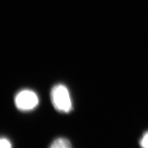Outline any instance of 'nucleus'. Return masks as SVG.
Here are the masks:
<instances>
[{
	"label": "nucleus",
	"mask_w": 148,
	"mask_h": 148,
	"mask_svg": "<svg viewBox=\"0 0 148 148\" xmlns=\"http://www.w3.org/2000/svg\"><path fill=\"white\" fill-rule=\"evenodd\" d=\"M51 98L54 108L59 112L68 113L73 109L69 90L62 85H55L51 91Z\"/></svg>",
	"instance_id": "nucleus-1"
},
{
	"label": "nucleus",
	"mask_w": 148,
	"mask_h": 148,
	"mask_svg": "<svg viewBox=\"0 0 148 148\" xmlns=\"http://www.w3.org/2000/svg\"><path fill=\"white\" fill-rule=\"evenodd\" d=\"M14 101L16 108L19 110L30 111L37 106L38 104V98L34 91L24 90L16 94Z\"/></svg>",
	"instance_id": "nucleus-2"
},
{
	"label": "nucleus",
	"mask_w": 148,
	"mask_h": 148,
	"mask_svg": "<svg viewBox=\"0 0 148 148\" xmlns=\"http://www.w3.org/2000/svg\"><path fill=\"white\" fill-rule=\"evenodd\" d=\"M49 148H73L68 139L64 138H58L55 139Z\"/></svg>",
	"instance_id": "nucleus-3"
},
{
	"label": "nucleus",
	"mask_w": 148,
	"mask_h": 148,
	"mask_svg": "<svg viewBox=\"0 0 148 148\" xmlns=\"http://www.w3.org/2000/svg\"><path fill=\"white\" fill-rule=\"evenodd\" d=\"M0 148H12L11 142L7 138L0 137Z\"/></svg>",
	"instance_id": "nucleus-4"
},
{
	"label": "nucleus",
	"mask_w": 148,
	"mask_h": 148,
	"mask_svg": "<svg viewBox=\"0 0 148 148\" xmlns=\"http://www.w3.org/2000/svg\"><path fill=\"white\" fill-rule=\"evenodd\" d=\"M140 145L142 148H148V132L143 135L140 141Z\"/></svg>",
	"instance_id": "nucleus-5"
}]
</instances>
